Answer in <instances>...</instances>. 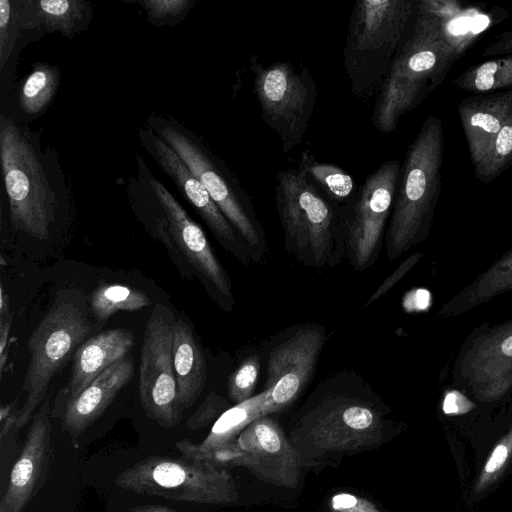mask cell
<instances>
[{
    "instance_id": "1",
    "label": "cell",
    "mask_w": 512,
    "mask_h": 512,
    "mask_svg": "<svg viewBox=\"0 0 512 512\" xmlns=\"http://www.w3.org/2000/svg\"><path fill=\"white\" fill-rule=\"evenodd\" d=\"M0 159L14 230L47 239L67 195L57 153L42 147L37 132L2 113Z\"/></svg>"
},
{
    "instance_id": "2",
    "label": "cell",
    "mask_w": 512,
    "mask_h": 512,
    "mask_svg": "<svg viewBox=\"0 0 512 512\" xmlns=\"http://www.w3.org/2000/svg\"><path fill=\"white\" fill-rule=\"evenodd\" d=\"M385 406L369 383L353 371L337 372L311 392L296 431L325 449H347L380 438Z\"/></svg>"
},
{
    "instance_id": "3",
    "label": "cell",
    "mask_w": 512,
    "mask_h": 512,
    "mask_svg": "<svg viewBox=\"0 0 512 512\" xmlns=\"http://www.w3.org/2000/svg\"><path fill=\"white\" fill-rule=\"evenodd\" d=\"M275 202L288 254L314 269L342 262L346 240L341 208L326 200L302 171L277 173Z\"/></svg>"
},
{
    "instance_id": "4",
    "label": "cell",
    "mask_w": 512,
    "mask_h": 512,
    "mask_svg": "<svg viewBox=\"0 0 512 512\" xmlns=\"http://www.w3.org/2000/svg\"><path fill=\"white\" fill-rule=\"evenodd\" d=\"M148 126L182 159L200 180L212 200L248 245L253 262L267 250L263 225L251 196L222 159L185 126L174 119L151 115Z\"/></svg>"
},
{
    "instance_id": "5",
    "label": "cell",
    "mask_w": 512,
    "mask_h": 512,
    "mask_svg": "<svg viewBox=\"0 0 512 512\" xmlns=\"http://www.w3.org/2000/svg\"><path fill=\"white\" fill-rule=\"evenodd\" d=\"M136 178L127 184L132 206L149 215L160 235L173 240L188 262L204 278L218 303L226 310L234 307L231 279L214 254L202 228L189 216L174 195L135 154Z\"/></svg>"
},
{
    "instance_id": "6",
    "label": "cell",
    "mask_w": 512,
    "mask_h": 512,
    "mask_svg": "<svg viewBox=\"0 0 512 512\" xmlns=\"http://www.w3.org/2000/svg\"><path fill=\"white\" fill-rule=\"evenodd\" d=\"M86 298L76 289L62 290L28 340L30 363L24 380L27 393L17 410L14 430L21 429L47 397L49 383L91 330Z\"/></svg>"
},
{
    "instance_id": "7",
    "label": "cell",
    "mask_w": 512,
    "mask_h": 512,
    "mask_svg": "<svg viewBox=\"0 0 512 512\" xmlns=\"http://www.w3.org/2000/svg\"><path fill=\"white\" fill-rule=\"evenodd\" d=\"M412 3L360 0L353 7L344 47V67L356 97L379 90L397 51Z\"/></svg>"
},
{
    "instance_id": "8",
    "label": "cell",
    "mask_w": 512,
    "mask_h": 512,
    "mask_svg": "<svg viewBox=\"0 0 512 512\" xmlns=\"http://www.w3.org/2000/svg\"><path fill=\"white\" fill-rule=\"evenodd\" d=\"M437 163V130L427 122L408 151L396 192L385 235L390 261L424 242L429 235L436 201Z\"/></svg>"
},
{
    "instance_id": "9",
    "label": "cell",
    "mask_w": 512,
    "mask_h": 512,
    "mask_svg": "<svg viewBox=\"0 0 512 512\" xmlns=\"http://www.w3.org/2000/svg\"><path fill=\"white\" fill-rule=\"evenodd\" d=\"M115 483L134 493L190 503L231 504L237 498L226 469L186 457H148L121 472Z\"/></svg>"
},
{
    "instance_id": "10",
    "label": "cell",
    "mask_w": 512,
    "mask_h": 512,
    "mask_svg": "<svg viewBox=\"0 0 512 512\" xmlns=\"http://www.w3.org/2000/svg\"><path fill=\"white\" fill-rule=\"evenodd\" d=\"M253 89L264 122L278 135L284 153L297 147L307 131L317 100L316 83L308 68L287 61L263 66L250 57Z\"/></svg>"
},
{
    "instance_id": "11",
    "label": "cell",
    "mask_w": 512,
    "mask_h": 512,
    "mask_svg": "<svg viewBox=\"0 0 512 512\" xmlns=\"http://www.w3.org/2000/svg\"><path fill=\"white\" fill-rule=\"evenodd\" d=\"M399 176L398 161L383 162L366 177L351 202L341 208L346 240L345 258L355 271L372 267L379 258Z\"/></svg>"
},
{
    "instance_id": "12",
    "label": "cell",
    "mask_w": 512,
    "mask_h": 512,
    "mask_svg": "<svg viewBox=\"0 0 512 512\" xmlns=\"http://www.w3.org/2000/svg\"><path fill=\"white\" fill-rule=\"evenodd\" d=\"M176 318L165 304L157 303L146 323L141 347L139 394L147 416L165 428L178 425L177 385L173 367Z\"/></svg>"
},
{
    "instance_id": "13",
    "label": "cell",
    "mask_w": 512,
    "mask_h": 512,
    "mask_svg": "<svg viewBox=\"0 0 512 512\" xmlns=\"http://www.w3.org/2000/svg\"><path fill=\"white\" fill-rule=\"evenodd\" d=\"M452 384L483 401L498 399L512 388V319L482 323L466 336L454 362Z\"/></svg>"
},
{
    "instance_id": "14",
    "label": "cell",
    "mask_w": 512,
    "mask_h": 512,
    "mask_svg": "<svg viewBox=\"0 0 512 512\" xmlns=\"http://www.w3.org/2000/svg\"><path fill=\"white\" fill-rule=\"evenodd\" d=\"M326 342L323 326L305 323L289 328L271 343L266 360L265 410L270 415L292 404L309 384Z\"/></svg>"
},
{
    "instance_id": "15",
    "label": "cell",
    "mask_w": 512,
    "mask_h": 512,
    "mask_svg": "<svg viewBox=\"0 0 512 512\" xmlns=\"http://www.w3.org/2000/svg\"><path fill=\"white\" fill-rule=\"evenodd\" d=\"M201 460L223 468L245 466L264 481L289 488L297 484L300 474L297 452L268 415L254 420L236 440Z\"/></svg>"
},
{
    "instance_id": "16",
    "label": "cell",
    "mask_w": 512,
    "mask_h": 512,
    "mask_svg": "<svg viewBox=\"0 0 512 512\" xmlns=\"http://www.w3.org/2000/svg\"><path fill=\"white\" fill-rule=\"evenodd\" d=\"M138 139L158 167L173 181L182 197L201 216L220 244L242 264L253 262L246 242L175 151L146 125L139 128Z\"/></svg>"
},
{
    "instance_id": "17",
    "label": "cell",
    "mask_w": 512,
    "mask_h": 512,
    "mask_svg": "<svg viewBox=\"0 0 512 512\" xmlns=\"http://www.w3.org/2000/svg\"><path fill=\"white\" fill-rule=\"evenodd\" d=\"M50 398L46 397L32 424L0 501V512H23L46 479L52 456Z\"/></svg>"
},
{
    "instance_id": "18",
    "label": "cell",
    "mask_w": 512,
    "mask_h": 512,
    "mask_svg": "<svg viewBox=\"0 0 512 512\" xmlns=\"http://www.w3.org/2000/svg\"><path fill=\"white\" fill-rule=\"evenodd\" d=\"M133 373L130 355L104 370L53 415L61 420L63 432L77 440L104 413Z\"/></svg>"
},
{
    "instance_id": "19",
    "label": "cell",
    "mask_w": 512,
    "mask_h": 512,
    "mask_svg": "<svg viewBox=\"0 0 512 512\" xmlns=\"http://www.w3.org/2000/svg\"><path fill=\"white\" fill-rule=\"evenodd\" d=\"M133 344L132 332L123 328L104 330L84 341L74 353L71 376L57 395L52 414L55 415L104 370L127 357Z\"/></svg>"
},
{
    "instance_id": "20",
    "label": "cell",
    "mask_w": 512,
    "mask_h": 512,
    "mask_svg": "<svg viewBox=\"0 0 512 512\" xmlns=\"http://www.w3.org/2000/svg\"><path fill=\"white\" fill-rule=\"evenodd\" d=\"M173 367L180 414L190 408L202 393L206 382V363L200 344L189 324L178 318L173 334Z\"/></svg>"
},
{
    "instance_id": "21",
    "label": "cell",
    "mask_w": 512,
    "mask_h": 512,
    "mask_svg": "<svg viewBox=\"0 0 512 512\" xmlns=\"http://www.w3.org/2000/svg\"><path fill=\"white\" fill-rule=\"evenodd\" d=\"M269 392L262 390L248 400L235 404L224 411L212 426L207 437L195 444L189 439L176 443L183 457L201 460L205 456L230 444L254 420L267 416L265 405Z\"/></svg>"
},
{
    "instance_id": "22",
    "label": "cell",
    "mask_w": 512,
    "mask_h": 512,
    "mask_svg": "<svg viewBox=\"0 0 512 512\" xmlns=\"http://www.w3.org/2000/svg\"><path fill=\"white\" fill-rule=\"evenodd\" d=\"M22 11L26 30L59 32L68 39L85 30L93 15L85 0H22Z\"/></svg>"
},
{
    "instance_id": "23",
    "label": "cell",
    "mask_w": 512,
    "mask_h": 512,
    "mask_svg": "<svg viewBox=\"0 0 512 512\" xmlns=\"http://www.w3.org/2000/svg\"><path fill=\"white\" fill-rule=\"evenodd\" d=\"M510 291H512V248L447 300L438 311L437 317L460 316Z\"/></svg>"
},
{
    "instance_id": "24",
    "label": "cell",
    "mask_w": 512,
    "mask_h": 512,
    "mask_svg": "<svg viewBox=\"0 0 512 512\" xmlns=\"http://www.w3.org/2000/svg\"><path fill=\"white\" fill-rule=\"evenodd\" d=\"M43 36L38 31L24 28L22 0H0V73L1 85L12 83L13 66L24 40L33 41Z\"/></svg>"
},
{
    "instance_id": "25",
    "label": "cell",
    "mask_w": 512,
    "mask_h": 512,
    "mask_svg": "<svg viewBox=\"0 0 512 512\" xmlns=\"http://www.w3.org/2000/svg\"><path fill=\"white\" fill-rule=\"evenodd\" d=\"M297 168L326 200L339 209L350 203L357 192L349 173L339 166L318 162L309 151H303Z\"/></svg>"
},
{
    "instance_id": "26",
    "label": "cell",
    "mask_w": 512,
    "mask_h": 512,
    "mask_svg": "<svg viewBox=\"0 0 512 512\" xmlns=\"http://www.w3.org/2000/svg\"><path fill=\"white\" fill-rule=\"evenodd\" d=\"M61 73L57 66L39 62L21 83L18 91V106L30 117L40 116L51 104L59 85Z\"/></svg>"
},
{
    "instance_id": "27",
    "label": "cell",
    "mask_w": 512,
    "mask_h": 512,
    "mask_svg": "<svg viewBox=\"0 0 512 512\" xmlns=\"http://www.w3.org/2000/svg\"><path fill=\"white\" fill-rule=\"evenodd\" d=\"M151 304L139 289L121 284H101L91 294L90 306L95 318L105 322L117 311H137Z\"/></svg>"
},
{
    "instance_id": "28",
    "label": "cell",
    "mask_w": 512,
    "mask_h": 512,
    "mask_svg": "<svg viewBox=\"0 0 512 512\" xmlns=\"http://www.w3.org/2000/svg\"><path fill=\"white\" fill-rule=\"evenodd\" d=\"M512 114V104H495L487 110L473 113L467 120L466 129L475 159H483L497 134Z\"/></svg>"
},
{
    "instance_id": "29",
    "label": "cell",
    "mask_w": 512,
    "mask_h": 512,
    "mask_svg": "<svg viewBox=\"0 0 512 512\" xmlns=\"http://www.w3.org/2000/svg\"><path fill=\"white\" fill-rule=\"evenodd\" d=\"M146 12L153 26H174L180 23L197 0H135Z\"/></svg>"
},
{
    "instance_id": "30",
    "label": "cell",
    "mask_w": 512,
    "mask_h": 512,
    "mask_svg": "<svg viewBox=\"0 0 512 512\" xmlns=\"http://www.w3.org/2000/svg\"><path fill=\"white\" fill-rule=\"evenodd\" d=\"M260 370V358L250 355L242 360L228 381V395L235 403H241L253 395Z\"/></svg>"
},
{
    "instance_id": "31",
    "label": "cell",
    "mask_w": 512,
    "mask_h": 512,
    "mask_svg": "<svg viewBox=\"0 0 512 512\" xmlns=\"http://www.w3.org/2000/svg\"><path fill=\"white\" fill-rule=\"evenodd\" d=\"M512 455V426L501 438L486 461L477 480L476 492H481L493 483L505 468Z\"/></svg>"
},
{
    "instance_id": "32",
    "label": "cell",
    "mask_w": 512,
    "mask_h": 512,
    "mask_svg": "<svg viewBox=\"0 0 512 512\" xmlns=\"http://www.w3.org/2000/svg\"><path fill=\"white\" fill-rule=\"evenodd\" d=\"M512 153V114L509 116L483 160H490L491 168L503 162Z\"/></svg>"
},
{
    "instance_id": "33",
    "label": "cell",
    "mask_w": 512,
    "mask_h": 512,
    "mask_svg": "<svg viewBox=\"0 0 512 512\" xmlns=\"http://www.w3.org/2000/svg\"><path fill=\"white\" fill-rule=\"evenodd\" d=\"M423 257V253L417 252L410 255L379 285L371 297L366 301L364 307H367L383 295H385L396 283H398Z\"/></svg>"
},
{
    "instance_id": "34",
    "label": "cell",
    "mask_w": 512,
    "mask_h": 512,
    "mask_svg": "<svg viewBox=\"0 0 512 512\" xmlns=\"http://www.w3.org/2000/svg\"><path fill=\"white\" fill-rule=\"evenodd\" d=\"M333 512H382L374 503L350 493H337L330 499Z\"/></svg>"
},
{
    "instance_id": "35",
    "label": "cell",
    "mask_w": 512,
    "mask_h": 512,
    "mask_svg": "<svg viewBox=\"0 0 512 512\" xmlns=\"http://www.w3.org/2000/svg\"><path fill=\"white\" fill-rule=\"evenodd\" d=\"M225 406V399L212 391L196 412L189 418L187 426L193 429L205 426Z\"/></svg>"
},
{
    "instance_id": "36",
    "label": "cell",
    "mask_w": 512,
    "mask_h": 512,
    "mask_svg": "<svg viewBox=\"0 0 512 512\" xmlns=\"http://www.w3.org/2000/svg\"><path fill=\"white\" fill-rule=\"evenodd\" d=\"M472 407L473 404L458 391L448 394L443 402V412L446 414H463Z\"/></svg>"
},
{
    "instance_id": "37",
    "label": "cell",
    "mask_w": 512,
    "mask_h": 512,
    "mask_svg": "<svg viewBox=\"0 0 512 512\" xmlns=\"http://www.w3.org/2000/svg\"><path fill=\"white\" fill-rule=\"evenodd\" d=\"M13 314H8L5 318L0 320V373L1 377L4 373V367L7 361L8 354V339L12 325Z\"/></svg>"
},
{
    "instance_id": "38",
    "label": "cell",
    "mask_w": 512,
    "mask_h": 512,
    "mask_svg": "<svg viewBox=\"0 0 512 512\" xmlns=\"http://www.w3.org/2000/svg\"><path fill=\"white\" fill-rule=\"evenodd\" d=\"M9 312V296L6 294L3 284L0 285V320L5 318Z\"/></svg>"
},
{
    "instance_id": "39",
    "label": "cell",
    "mask_w": 512,
    "mask_h": 512,
    "mask_svg": "<svg viewBox=\"0 0 512 512\" xmlns=\"http://www.w3.org/2000/svg\"><path fill=\"white\" fill-rule=\"evenodd\" d=\"M130 512H178L171 508L163 507V506H155V505H142L134 507L130 510Z\"/></svg>"
},
{
    "instance_id": "40",
    "label": "cell",
    "mask_w": 512,
    "mask_h": 512,
    "mask_svg": "<svg viewBox=\"0 0 512 512\" xmlns=\"http://www.w3.org/2000/svg\"><path fill=\"white\" fill-rule=\"evenodd\" d=\"M17 405V400H14L13 402L2 405L0 408V421H4L6 418H8L15 410V406Z\"/></svg>"
}]
</instances>
